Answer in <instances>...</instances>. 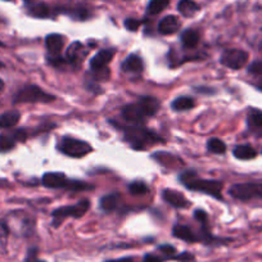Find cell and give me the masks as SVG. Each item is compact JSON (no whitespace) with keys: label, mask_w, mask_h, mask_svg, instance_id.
Returning <instances> with one entry per match:
<instances>
[{"label":"cell","mask_w":262,"mask_h":262,"mask_svg":"<svg viewBox=\"0 0 262 262\" xmlns=\"http://www.w3.org/2000/svg\"><path fill=\"white\" fill-rule=\"evenodd\" d=\"M90 207V202L88 200L80 201L79 203L74 206H64V207H59L57 210L53 211V226L58 228L66 219H80L88 212Z\"/></svg>","instance_id":"3957f363"},{"label":"cell","mask_w":262,"mask_h":262,"mask_svg":"<svg viewBox=\"0 0 262 262\" xmlns=\"http://www.w3.org/2000/svg\"><path fill=\"white\" fill-rule=\"evenodd\" d=\"M29 14L36 18H48L52 16V8L45 3H36L31 4L29 7Z\"/></svg>","instance_id":"7402d4cb"},{"label":"cell","mask_w":262,"mask_h":262,"mask_svg":"<svg viewBox=\"0 0 262 262\" xmlns=\"http://www.w3.org/2000/svg\"><path fill=\"white\" fill-rule=\"evenodd\" d=\"M21 118V113L18 111H8V112L0 115V130L11 128L18 123Z\"/></svg>","instance_id":"ffe728a7"},{"label":"cell","mask_w":262,"mask_h":262,"mask_svg":"<svg viewBox=\"0 0 262 262\" xmlns=\"http://www.w3.org/2000/svg\"><path fill=\"white\" fill-rule=\"evenodd\" d=\"M3 89H4V82H3V80L0 79V93L3 92Z\"/></svg>","instance_id":"ab89813d"},{"label":"cell","mask_w":262,"mask_h":262,"mask_svg":"<svg viewBox=\"0 0 262 262\" xmlns=\"http://www.w3.org/2000/svg\"><path fill=\"white\" fill-rule=\"evenodd\" d=\"M207 149L215 155H223L226 150V145L223 140L217 139V138H211L207 142Z\"/></svg>","instance_id":"f1b7e54d"},{"label":"cell","mask_w":262,"mask_h":262,"mask_svg":"<svg viewBox=\"0 0 262 262\" xmlns=\"http://www.w3.org/2000/svg\"><path fill=\"white\" fill-rule=\"evenodd\" d=\"M26 133L24 130H16L11 134H0V153H7L16 147L17 142H24L26 139Z\"/></svg>","instance_id":"ba28073f"},{"label":"cell","mask_w":262,"mask_h":262,"mask_svg":"<svg viewBox=\"0 0 262 262\" xmlns=\"http://www.w3.org/2000/svg\"><path fill=\"white\" fill-rule=\"evenodd\" d=\"M69 179L63 172H47L44 173L41 179L42 185L50 189H59L67 188L69 185Z\"/></svg>","instance_id":"7c38bea8"},{"label":"cell","mask_w":262,"mask_h":262,"mask_svg":"<svg viewBox=\"0 0 262 262\" xmlns=\"http://www.w3.org/2000/svg\"><path fill=\"white\" fill-rule=\"evenodd\" d=\"M105 262H137L135 258L133 257H122V258H116V259H108Z\"/></svg>","instance_id":"f35d334b"},{"label":"cell","mask_w":262,"mask_h":262,"mask_svg":"<svg viewBox=\"0 0 262 262\" xmlns=\"http://www.w3.org/2000/svg\"><path fill=\"white\" fill-rule=\"evenodd\" d=\"M58 149H59L63 155L69 156V157L81 158L84 157V156L89 155L93 150V148L89 143L84 142V140L64 137L60 139L59 144H58Z\"/></svg>","instance_id":"5b68a950"},{"label":"cell","mask_w":262,"mask_h":262,"mask_svg":"<svg viewBox=\"0 0 262 262\" xmlns=\"http://www.w3.org/2000/svg\"><path fill=\"white\" fill-rule=\"evenodd\" d=\"M125 130V140L135 149H145L148 145L162 143L163 140L155 134L153 131L143 127L142 125H131L130 127H123Z\"/></svg>","instance_id":"7a4b0ae2"},{"label":"cell","mask_w":262,"mask_h":262,"mask_svg":"<svg viewBox=\"0 0 262 262\" xmlns=\"http://www.w3.org/2000/svg\"><path fill=\"white\" fill-rule=\"evenodd\" d=\"M248 53L242 49H226L221 54V64L231 70H241L248 62Z\"/></svg>","instance_id":"52a82bcc"},{"label":"cell","mask_w":262,"mask_h":262,"mask_svg":"<svg viewBox=\"0 0 262 262\" xmlns=\"http://www.w3.org/2000/svg\"><path fill=\"white\" fill-rule=\"evenodd\" d=\"M140 25H142V21L135 18H127L125 21V27L128 31H137V30L139 29Z\"/></svg>","instance_id":"e575fe53"},{"label":"cell","mask_w":262,"mask_h":262,"mask_svg":"<svg viewBox=\"0 0 262 262\" xmlns=\"http://www.w3.org/2000/svg\"><path fill=\"white\" fill-rule=\"evenodd\" d=\"M3 45H4V44H3V42H2V41H0V47H3Z\"/></svg>","instance_id":"7bdbcfd3"},{"label":"cell","mask_w":262,"mask_h":262,"mask_svg":"<svg viewBox=\"0 0 262 262\" xmlns=\"http://www.w3.org/2000/svg\"><path fill=\"white\" fill-rule=\"evenodd\" d=\"M163 261H166L165 257L156 256V254H152V253L145 254L144 258H143V262H163Z\"/></svg>","instance_id":"74e56055"},{"label":"cell","mask_w":262,"mask_h":262,"mask_svg":"<svg viewBox=\"0 0 262 262\" xmlns=\"http://www.w3.org/2000/svg\"><path fill=\"white\" fill-rule=\"evenodd\" d=\"M54 100V95L48 94L36 85H29V86L22 88L14 97L16 103H50Z\"/></svg>","instance_id":"8992f818"},{"label":"cell","mask_w":262,"mask_h":262,"mask_svg":"<svg viewBox=\"0 0 262 262\" xmlns=\"http://www.w3.org/2000/svg\"><path fill=\"white\" fill-rule=\"evenodd\" d=\"M173 259L179 262H194L195 261V257H194V254L189 253V252H184V253L176 254Z\"/></svg>","instance_id":"d590c367"},{"label":"cell","mask_w":262,"mask_h":262,"mask_svg":"<svg viewBox=\"0 0 262 262\" xmlns=\"http://www.w3.org/2000/svg\"><path fill=\"white\" fill-rule=\"evenodd\" d=\"M172 234L176 238L181 239L184 242H188V243H196V242H201V238L191 230L189 226L186 225H175L172 229Z\"/></svg>","instance_id":"e0dca14e"},{"label":"cell","mask_w":262,"mask_h":262,"mask_svg":"<svg viewBox=\"0 0 262 262\" xmlns=\"http://www.w3.org/2000/svg\"><path fill=\"white\" fill-rule=\"evenodd\" d=\"M45 45H47L50 57H58L62 52L63 47H64V37L62 35L50 34L45 39Z\"/></svg>","instance_id":"9a60e30c"},{"label":"cell","mask_w":262,"mask_h":262,"mask_svg":"<svg viewBox=\"0 0 262 262\" xmlns=\"http://www.w3.org/2000/svg\"><path fill=\"white\" fill-rule=\"evenodd\" d=\"M158 251L162 252L165 259H173L176 256V248L175 247L170 246V244H163V246L158 247Z\"/></svg>","instance_id":"d6a6232c"},{"label":"cell","mask_w":262,"mask_h":262,"mask_svg":"<svg viewBox=\"0 0 262 262\" xmlns=\"http://www.w3.org/2000/svg\"><path fill=\"white\" fill-rule=\"evenodd\" d=\"M121 69H122L123 72H127V74H137V72L143 71L144 64H143V60L139 55L131 54L123 60Z\"/></svg>","instance_id":"2e32d148"},{"label":"cell","mask_w":262,"mask_h":262,"mask_svg":"<svg viewBox=\"0 0 262 262\" xmlns=\"http://www.w3.org/2000/svg\"><path fill=\"white\" fill-rule=\"evenodd\" d=\"M181 42L188 49H194L198 45V42H200V34L193 29L185 30L183 35H181Z\"/></svg>","instance_id":"603a6c76"},{"label":"cell","mask_w":262,"mask_h":262,"mask_svg":"<svg viewBox=\"0 0 262 262\" xmlns=\"http://www.w3.org/2000/svg\"><path fill=\"white\" fill-rule=\"evenodd\" d=\"M248 72L253 76L258 77V79H262V60H257V62H253L251 66H249Z\"/></svg>","instance_id":"836d02e7"},{"label":"cell","mask_w":262,"mask_h":262,"mask_svg":"<svg viewBox=\"0 0 262 262\" xmlns=\"http://www.w3.org/2000/svg\"><path fill=\"white\" fill-rule=\"evenodd\" d=\"M180 29V21L175 16H166L158 24V32L162 35L175 34Z\"/></svg>","instance_id":"ac0fdd59"},{"label":"cell","mask_w":262,"mask_h":262,"mask_svg":"<svg viewBox=\"0 0 262 262\" xmlns=\"http://www.w3.org/2000/svg\"><path fill=\"white\" fill-rule=\"evenodd\" d=\"M116 54L115 49H103L99 53L93 57V59L90 60V69L93 71H99V70L107 69V66L110 64L111 60L113 59Z\"/></svg>","instance_id":"30bf717a"},{"label":"cell","mask_w":262,"mask_h":262,"mask_svg":"<svg viewBox=\"0 0 262 262\" xmlns=\"http://www.w3.org/2000/svg\"><path fill=\"white\" fill-rule=\"evenodd\" d=\"M138 105L140 107L142 112L144 113L145 117H150V116H155L157 113V111L160 110V102H158L156 98L153 97H143L140 98Z\"/></svg>","instance_id":"d6986e66"},{"label":"cell","mask_w":262,"mask_h":262,"mask_svg":"<svg viewBox=\"0 0 262 262\" xmlns=\"http://www.w3.org/2000/svg\"><path fill=\"white\" fill-rule=\"evenodd\" d=\"M247 122L252 130L262 127V111L259 110H251L247 117Z\"/></svg>","instance_id":"4316f807"},{"label":"cell","mask_w":262,"mask_h":262,"mask_svg":"<svg viewBox=\"0 0 262 262\" xmlns=\"http://www.w3.org/2000/svg\"><path fill=\"white\" fill-rule=\"evenodd\" d=\"M233 155L234 157L238 158V160L247 161V160H253V158L257 156V152L254 148L251 147V145L244 144V145H238V147L234 148Z\"/></svg>","instance_id":"cb8c5ba5"},{"label":"cell","mask_w":262,"mask_h":262,"mask_svg":"<svg viewBox=\"0 0 262 262\" xmlns=\"http://www.w3.org/2000/svg\"><path fill=\"white\" fill-rule=\"evenodd\" d=\"M128 191L133 195H144L148 193V186L142 181H135V183H131L128 185Z\"/></svg>","instance_id":"4dcf8cb0"},{"label":"cell","mask_w":262,"mask_h":262,"mask_svg":"<svg viewBox=\"0 0 262 262\" xmlns=\"http://www.w3.org/2000/svg\"><path fill=\"white\" fill-rule=\"evenodd\" d=\"M25 2H30V0H25Z\"/></svg>","instance_id":"f6af8a7d"},{"label":"cell","mask_w":262,"mask_h":262,"mask_svg":"<svg viewBox=\"0 0 262 262\" xmlns=\"http://www.w3.org/2000/svg\"><path fill=\"white\" fill-rule=\"evenodd\" d=\"M6 2H12V0H6Z\"/></svg>","instance_id":"ee69618b"},{"label":"cell","mask_w":262,"mask_h":262,"mask_svg":"<svg viewBox=\"0 0 262 262\" xmlns=\"http://www.w3.org/2000/svg\"><path fill=\"white\" fill-rule=\"evenodd\" d=\"M194 105H195V102L190 97H179L173 100L171 107L175 111H186L193 108Z\"/></svg>","instance_id":"484cf974"},{"label":"cell","mask_w":262,"mask_h":262,"mask_svg":"<svg viewBox=\"0 0 262 262\" xmlns=\"http://www.w3.org/2000/svg\"><path fill=\"white\" fill-rule=\"evenodd\" d=\"M8 238H9V229L4 221H0V253H7L8 248Z\"/></svg>","instance_id":"83f0119b"},{"label":"cell","mask_w":262,"mask_h":262,"mask_svg":"<svg viewBox=\"0 0 262 262\" xmlns=\"http://www.w3.org/2000/svg\"><path fill=\"white\" fill-rule=\"evenodd\" d=\"M118 201H120V195L117 193H111L104 195L100 200V207L105 212H111V211L116 210L118 205Z\"/></svg>","instance_id":"d4e9b609"},{"label":"cell","mask_w":262,"mask_h":262,"mask_svg":"<svg viewBox=\"0 0 262 262\" xmlns=\"http://www.w3.org/2000/svg\"><path fill=\"white\" fill-rule=\"evenodd\" d=\"M24 262H45V261H42V259H40L39 257H37L36 248H31L29 249V252H27V256Z\"/></svg>","instance_id":"8d00e7d4"},{"label":"cell","mask_w":262,"mask_h":262,"mask_svg":"<svg viewBox=\"0 0 262 262\" xmlns=\"http://www.w3.org/2000/svg\"><path fill=\"white\" fill-rule=\"evenodd\" d=\"M257 88H258L259 90H262V79H259L258 84H257Z\"/></svg>","instance_id":"60d3db41"},{"label":"cell","mask_w":262,"mask_h":262,"mask_svg":"<svg viewBox=\"0 0 262 262\" xmlns=\"http://www.w3.org/2000/svg\"><path fill=\"white\" fill-rule=\"evenodd\" d=\"M3 67H4V64L2 62H0V69H3Z\"/></svg>","instance_id":"b9f144b4"},{"label":"cell","mask_w":262,"mask_h":262,"mask_svg":"<svg viewBox=\"0 0 262 262\" xmlns=\"http://www.w3.org/2000/svg\"><path fill=\"white\" fill-rule=\"evenodd\" d=\"M66 189H69V190H72V191H80V190H88V189H93V186L88 185V184L84 183V181L70 180L69 185H67V188Z\"/></svg>","instance_id":"1f68e13d"},{"label":"cell","mask_w":262,"mask_h":262,"mask_svg":"<svg viewBox=\"0 0 262 262\" xmlns=\"http://www.w3.org/2000/svg\"><path fill=\"white\" fill-rule=\"evenodd\" d=\"M88 49L84 47V44H81L80 41H74L67 49L66 53V60L70 63V64L74 66H80L84 60V58L86 57Z\"/></svg>","instance_id":"9c48e42d"},{"label":"cell","mask_w":262,"mask_h":262,"mask_svg":"<svg viewBox=\"0 0 262 262\" xmlns=\"http://www.w3.org/2000/svg\"><path fill=\"white\" fill-rule=\"evenodd\" d=\"M180 181L185 188L190 190L201 191L216 200L223 201V183L217 180H206L201 179L194 171H186L180 175Z\"/></svg>","instance_id":"6da1fadb"},{"label":"cell","mask_w":262,"mask_h":262,"mask_svg":"<svg viewBox=\"0 0 262 262\" xmlns=\"http://www.w3.org/2000/svg\"><path fill=\"white\" fill-rule=\"evenodd\" d=\"M163 200L168 203L170 206L175 208H188L190 206V202L186 200L185 196L178 190H172V189H165L162 191Z\"/></svg>","instance_id":"5bb4252c"},{"label":"cell","mask_w":262,"mask_h":262,"mask_svg":"<svg viewBox=\"0 0 262 262\" xmlns=\"http://www.w3.org/2000/svg\"><path fill=\"white\" fill-rule=\"evenodd\" d=\"M200 6L193 0H180L178 4V11L184 17H193L196 12H200Z\"/></svg>","instance_id":"44dd1931"},{"label":"cell","mask_w":262,"mask_h":262,"mask_svg":"<svg viewBox=\"0 0 262 262\" xmlns=\"http://www.w3.org/2000/svg\"><path fill=\"white\" fill-rule=\"evenodd\" d=\"M233 198L243 202L253 200H262V183H241L234 184L229 189Z\"/></svg>","instance_id":"277c9868"},{"label":"cell","mask_w":262,"mask_h":262,"mask_svg":"<svg viewBox=\"0 0 262 262\" xmlns=\"http://www.w3.org/2000/svg\"><path fill=\"white\" fill-rule=\"evenodd\" d=\"M195 219L201 223V226H202V242L206 244H215V243H224L223 241H219L215 236L211 234L210 228H208V216L205 211L202 210H196L195 213H194Z\"/></svg>","instance_id":"4fadbf2b"},{"label":"cell","mask_w":262,"mask_h":262,"mask_svg":"<svg viewBox=\"0 0 262 262\" xmlns=\"http://www.w3.org/2000/svg\"><path fill=\"white\" fill-rule=\"evenodd\" d=\"M122 117L123 120L127 121L131 125H143V122L145 121L144 113L142 112L140 107L137 104H128L126 107L122 108Z\"/></svg>","instance_id":"8fae6325"},{"label":"cell","mask_w":262,"mask_h":262,"mask_svg":"<svg viewBox=\"0 0 262 262\" xmlns=\"http://www.w3.org/2000/svg\"><path fill=\"white\" fill-rule=\"evenodd\" d=\"M170 0H150L149 4H148V13L149 14H158L166 9V7L168 6Z\"/></svg>","instance_id":"f546056e"}]
</instances>
